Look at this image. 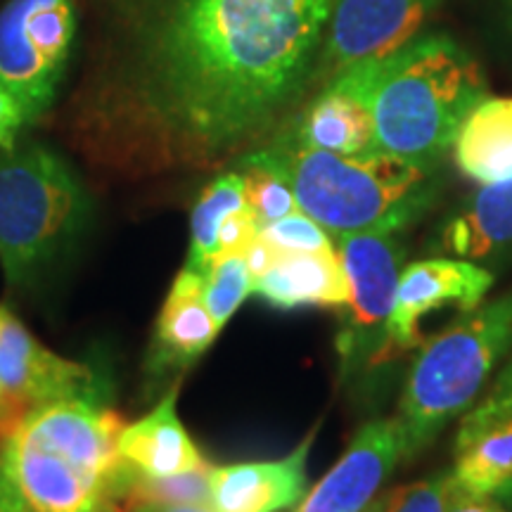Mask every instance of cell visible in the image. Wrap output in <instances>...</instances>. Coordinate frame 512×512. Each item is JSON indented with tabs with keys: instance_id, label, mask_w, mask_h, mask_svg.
Segmentation results:
<instances>
[{
	"instance_id": "obj_35",
	"label": "cell",
	"mask_w": 512,
	"mask_h": 512,
	"mask_svg": "<svg viewBox=\"0 0 512 512\" xmlns=\"http://www.w3.org/2000/svg\"><path fill=\"white\" fill-rule=\"evenodd\" d=\"M0 403H3V394H0Z\"/></svg>"
},
{
	"instance_id": "obj_20",
	"label": "cell",
	"mask_w": 512,
	"mask_h": 512,
	"mask_svg": "<svg viewBox=\"0 0 512 512\" xmlns=\"http://www.w3.org/2000/svg\"><path fill=\"white\" fill-rule=\"evenodd\" d=\"M458 171L479 185L512 181V98H482L453 140Z\"/></svg>"
},
{
	"instance_id": "obj_14",
	"label": "cell",
	"mask_w": 512,
	"mask_h": 512,
	"mask_svg": "<svg viewBox=\"0 0 512 512\" xmlns=\"http://www.w3.org/2000/svg\"><path fill=\"white\" fill-rule=\"evenodd\" d=\"M370 60L335 74L323 93L306 107L292 128L299 143L337 155L375 152L373 117L368 107Z\"/></svg>"
},
{
	"instance_id": "obj_8",
	"label": "cell",
	"mask_w": 512,
	"mask_h": 512,
	"mask_svg": "<svg viewBox=\"0 0 512 512\" xmlns=\"http://www.w3.org/2000/svg\"><path fill=\"white\" fill-rule=\"evenodd\" d=\"M0 394L19 415L60 399L110 401V382L88 363L57 356L0 304Z\"/></svg>"
},
{
	"instance_id": "obj_24",
	"label": "cell",
	"mask_w": 512,
	"mask_h": 512,
	"mask_svg": "<svg viewBox=\"0 0 512 512\" xmlns=\"http://www.w3.org/2000/svg\"><path fill=\"white\" fill-rule=\"evenodd\" d=\"M242 181H245V197L249 209L254 211L259 226L283 219V216L297 211L292 188L280 174L264 164H254L242 159Z\"/></svg>"
},
{
	"instance_id": "obj_29",
	"label": "cell",
	"mask_w": 512,
	"mask_h": 512,
	"mask_svg": "<svg viewBox=\"0 0 512 512\" xmlns=\"http://www.w3.org/2000/svg\"><path fill=\"white\" fill-rule=\"evenodd\" d=\"M22 124H27V121H24L19 105L5 88H0V150H8L15 145Z\"/></svg>"
},
{
	"instance_id": "obj_15",
	"label": "cell",
	"mask_w": 512,
	"mask_h": 512,
	"mask_svg": "<svg viewBox=\"0 0 512 512\" xmlns=\"http://www.w3.org/2000/svg\"><path fill=\"white\" fill-rule=\"evenodd\" d=\"M318 427L278 460L211 467V501L216 512H280L306 496V460Z\"/></svg>"
},
{
	"instance_id": "obj_9",
	"label": "cell",
	"mask_w": 512,
	"mask_h": 512,
	"mask_svg": "<svg viewBox=\"0 0 512 512\" xmlns=\"http://www.w3.org/2000/svg\"><path fill=\"white\" fill-rule=\"evenodd\" d=\"M121 430L124 420L107 403L60 399L31 408L19 418L12 432L29 444L67 458L88 475L110 484L114 491L121 467L117 456Z\"/></svg>"
},
{
	"instance_id": "obj_30",
	"label": "cell",
	"mask_w": 512,
	"mask_h": 512,
	"mask_svg": "<svg viewBox=\"0 0 512 512\" xmlns=\"http://www.w3.org/2000/svg\"><path fill=\"white\" fill-rule=\"evenodd\" d=\"M448 512H512V510L505 508V505L494 496L467 494V491L458 489L456 482H453V494H451Z\"/></svg>"
},
{
	"instance_id": "obj_12",
	"label": "cell",
	"mask_w": 512,
	"mask_h": 512,
	"mask_svg": "<svg viewBox=\"0 0 512 512\" xmlns=\"http://www.w3.org/2000/svg\"><path fill=\"white\" fill-rule=\"evenodd\" d=\"M0 465L27 512H119L110 484L15 432L0 441Z\"/></svg>"
},
{
	"instance_id": "obj_31",
	"label": "cell",
	"mask_w": 512,
	"mask_h": 512,
	"mask_svg": "<svg viewBox=\"0 0 512 512\" xmlns=\"http://www.w3.org/2000/svg\"><path fill=\"white\" fill-rule=\"evenodd\" d=\"M119 512H216L211 505H166V503H131L119 505Z\"/></svg>"
},
{
	"instance_id": "obj_2",
	"label": "cell",
	"mask_w": 512,
	"mask_h": 512,
	"mask_svg": "<svg viewBox=\"0 0 512 512\" xmlns=\"http://www.w3.org/2000/svg\"><path fill=\"white\" fill-rule=\"evenodd\" d=\"M280 174L299 211L330 235L401 233L437 200V166L384 152L337 155L299 143L290 131L245 157Z\"/></svg>"
},
{
	"instance_id": "obj_18",
	"label": "cell",
	"mask_w": 512,
	"mask_h": 512,
	"mask_svg": "<svg viewBox=\"0 0 512 512\" xmlns=\"http://www.w3.org/2000/svg\"><path fill=\"white\" fill-rule=\"evenodd\" d=\"M439 247L472 264L512 259V181L482 185L444 223Z\"/></svg>"
},
{
	"instance_id": "obj_11",
	"label": "cell",
	"mask_w": 512,
	"mask_h": 512,
	"mask_svg": "<svg viewBox=\"0 0 512 512\" xmlns=\"http://www.w3.org/2000/svg\"><path fill=\"white\" fill-rule=\"evenodd\" d=\"M496 278L489 268L465 259H425L403 266L392 313L396 356L422 344V323L432 313L456 306L460 316L475 311L491 292Z\"/></svg>"
},
{
	"instance_id": "obj_4",
	"label": "cell",
	"mask_w": 512,
	"mask_h": 512,
	"mask_svg": "<svg viewBox=\"0 0 512 512\" xmlns=\"http://www.w3.org/2000/svg\"><path fill=\"white\" fill-rule=\"evenodd\" d=\"M512 349V292L479 304L422 344L399 399L406 460L425 451L446 425L470 411Z\"/></svg>"
},
{
	"instance_id": "obj_33",
	"label": "cell",
	"mask_w": 512,
	"mask_h": 512,
	"mask_svg": "<svg viewBox=\"0 0 512 512\" xmlns=\"http://www.w3.org/2000/svg\"><path fill=\"white\" fill-rule=\"evenodd\" d=\"M19 422V418L17 415H12V413H3L0 411V441H3L5 437H8V434L15 430V425Z\"/></svg>"
},
{
	"instance_id": "obj_27",
	"label": "cell",
	"mask_w": 512,
	"mask_h": 512,
	"mask_svg": "<svg viewBox=\"0 0 512 512\" xmlns=\"http://www.w3.org/2000/svg\"><path fill=\"white\" fill-rule=\"evenodd\" d=\"M512 418V358L503 373L496 377L491 389L477 406H472L460 420L458 434H456V448L465 446L472 437L484 432L486 427L496 425V422Z\"/></svg>"
},
{
	"instance_id": "obj_32",
	"label": "cell",
	"mask_w": 512,
	"mask_h": 512,
	"mask_svg": "<svg viewBox=\"0 0 512 512\" xmlns=\"http://www.w3.org/2000/svg\"><path fill=\"white\" fill-rule=\"evenodd\" d=\"M0 512H27L22 508V503H19L10 479L5 477L3 465H0Z\"/></svg>"
},
{
	"instance_id": "obj_13",
	"label": "cell",
	"mask_w": 512,
	"mask_h": 512,
	"mask_svg": "<svg viewBox=\"0 0 512 512\" xmlns=\"http://www.w3.org/2000/svg\"><path fill=\"white\" fill-rule=\"evenodd\" d=\"M403 458L399 422H366L335 467L299 501L297 512H363Z\"/></svg>"
},
{
	"instance_id": "obj_6",
	"label": "cell",
	"mask_w": 512,
	"mask_h": 512,
	"mask_svg": "<svg viewBox=\"0 0 512 512\" xmlns=\"http://www.w3.org/2000/svg\"><path fill=\"white\" fill-rule=\"evenodd\" d=\"M337 247L349 280V304L342 309L337 335L339 373L363 387L399 358L392 342V313L406 247L392 233H349Z\"/></svg>"
},
{
	"instance_id": "obj_26",
	"label": "cell",
	"mask_w": 512,
	"mask_h": 512,
	"mask_svg": "<svg viewBox=\"0 0 512 512\" xmlns=\"http://www.w3.org/2000/svg\"><path fill=\"white\" fill-rule=\"evenodd\" d=\"M259 235L271 245L278 254L287 252H335L330 233L306 216L304 211H292L283 219L266 223L259 228Z\"/></svg>"
},
{
	"instance_id": "obj_34",
	"label": "cell",
	"mask_w": 512,
	"mask_h": 512,
	"mask_svg": "<svg viewBox=\"0 0 512 512\" xmlns=\"http://www.w3.org/2000/svg\"><path fill=\"white\" fill-rule=\"evenodd\" d=\"M505 8H508V12H505V19H508V31H510V36H512V0H508V3H505Z\"/></svg>"
},
{
	"instance_id": "obj_7",
	"label": "cell",
	"mask_w": 512,
	"mask_h": 512,
	"mask_svg": "<svg viewBox=\"0 0 512 512\" xmlns=\"http://www.w3.org/2000/svg\"><path fill=\"white\" fill-rule=\"evenodd\" d=\"M72 41V0H10L0 10V88L24 121H36L53 105Z\"/></svg>"
},
{
	"instance_id": "obj_22",
	"label": "cell",
	"mask_w": 512,
	"mask_h": 512,
	"mask_svg": "<svg viewBox=\"0 0 512 512\" xmlns=\"http://www.w3.org/2000/svg\"><path fill=\"white\" fill-rule=\"evenodd\" d=\"M247 207L245 181L240 171H230L202 190L190 216V247L185 268L202 273L219 254V230L230 214Z\"/></svg>"
},
{
	"instance_id": "obj_25",
	"label": "cell",
	"mask_w": 512,
	"mask_h": 512,
	"mask_svg": "<svg viewBox=\"0 0 512 512\" xmlns=\"http://www.w3.org/2000/svg\"><path fill=\"white\" fill-rule=\"evenodd\" d=\"M453 494L451 472L396 486L363 512H448Z\"/></svg>"
},
{
	"instance_id": "obj_28",
	"label": "cell",
	"mask_w": 512,
	"mask_h": 512,
	"mask_svg": "<svg viewBox=\"0 0 512 512\" xmlns=\"http://www.w3.org/2000/svg\"><path fill=\"white\" fill-rule=\"evenodd\" d=\"M259 228H261L259 221H256L254 211L249 209V204L235 211V214H230L219 230V254L221 252L245 254V249L252 245L256 235H259Z\"/></svg>"
},
{
	"instance_id": "obj_23",
	"label": "cell",
	"mask_w": 512,
	"mask_h": 512,
	"mask_svg": "<svg viewBox=\"0 0 512 512\" xmlns=\"http://www.w3.org/2000/svg\"><path fill=\"white\" fill-rule=\"evenodd\" d=\"M249 294H254V278L249 273L245 254H216L204 271V302L221 330L226 328L228 320L235 316V311Z\"/></svg>"
},
{
	"instance_id": "obj_21",
	"label": "cell",
	"mask_w": 512,
	"mask_h": 512,
	"mask_svg": "<svg viewBox=\"0 0 512 512\" xmlns=\"http://www.w3.org/2000/svg\"><path fill=\"white\" fill-rule=\"evenodd\" d=\"M456 453L451 477L458 489L496 496L512 482V418L486 427L465 446L456 448Z\"/></svg>"
},
{
	"instance_id": "obj_3",
	"label": "cell",
	"mask_w": 512,
	"mask_h": 512,
	"mask_svg": "<svg viewBox=\"0 0 512 512\" xmlns=\"http://www.w3.org/2000/svg\"><path fill=\"white\" fill-rule=\"evenodd\" d=\"M482 98L486 76L470 50L444 34L413 38L396 53L370 60L375 152L439 166Z\"/></svg>"
},
{
	"instance_id": "obj_17",
	"label": "cell",
	"mask_w": 512,
	"mask_h": 512,
	"mask_svg": "<svg viewBox=\"0 0 512 512\" xmlns=\"http://www.w3.org/2000/svg\"><path fill=\"white\" fill-rule=\"evenodd\" d=\"M176 401L178 384L164 394L155 411L124 425L117 439L121 463L147 477H174L207 465L178 418Z\"/></svg>"
},
{
	"instance_id": "obj_19",
	"label": "cell",
	"mask_w": 512,
	"mask_h": 512,
	"mask_svg": "<svg viewBox=\"0 0 512 512\" xmlns=\"http://www.w3.org/2000/svg\"><path fill=\"white\" fill-rule=\"evenodd\" d=\"M259 294L273 309H344L349 304V280L337 252L278 254L271 268L254 280Z\"/></svg>"
},
{
	"instance_id": "obj_16",
	"label": "cell",
	"mask_w": 512,
	"mask_h": 512,
	"mask_svg": "<svg viewBox=\"0 0 512 512\" xmlns=\"http://www.w3.org/2000/svg\"><path fill=\"white\" fill-rule=\"evenodd\" d=\"M219 323L204 302V275L183 268L159 311L150 349L155 373L188 370L219 337Z\"/></svg>"
},
{
	"instance_id": "obj_5",
	"label": "cell",
	"mask_w": 512,
	"mask_h": 512,
	"mask_svg": "<svg viewBox=\"0 0 512 512\" xmlns=\"http://www.w3.org/2000/svg\"><path fill=\"white\" fill-rule=\"evenodd\" d=\"M91 202L69 164L43 145L0 155V266L10 287L31 285L74 245Z\"/></svg>"
},
{
	"instance_id": "obj_1",
	"label": "cell",
	"mask_w": 512,
	"mask_h": 512,
	"mask_svg": "<svg viewBox=\"0 0 512 512\" xmlns=\"http://www.w3.org/2000/svg\"><path fill=\"white\" fill-rule=\"evenodd\" d=\"M332 0H155L131 69L93 107L121 162H209L264 133L302 93Z\"/></svg>"
},
{
	"instance_id": "obj_10",
	"label": "cell",
	"mask_w": 512,
	"mask_h": 512,
	"mask_svg": "<svg viewBox=\"0 0 512 512\" xmlns=\"http://www.w3.org/2000/svg\"><path fill=\"white\" fill-rule=\"evenodd\" d=\"M444 0H332L320 69L335 76L366 60H382L418 38Z\"/></svg>"
}]
</instances>
